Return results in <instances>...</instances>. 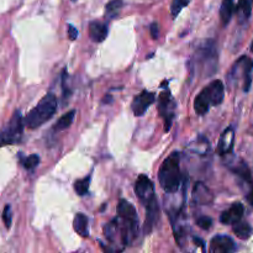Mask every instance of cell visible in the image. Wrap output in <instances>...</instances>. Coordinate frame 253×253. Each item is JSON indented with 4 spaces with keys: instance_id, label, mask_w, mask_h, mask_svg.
Instances as JSON below:
<instances>
[{
    "instance_id": "obj_1",
    "label": "cell",
    "mask_w": 253,
    "mask_h": 253,
    "mask_svg": "<svg viewBox=\"0 0 253 253\" xmlns=\"http://www.w3.org/2000/svg\"><path fill=\"white\" fill-rule=\"evenodd\" d=\"M135 193L138 200L146 209V225L145 231L151 232L156 222L160 219V207H158L157 198L155 194V187L153 183L147 175L141 174L136 179Z\"/></svg>"
},
{
    "instance_id": "obj_2",
    "label": "cell",
    "mask_w": 253,
    "mask_h": 253,
    "mask_svg": "<svg viewBox=\"0 0 253 253\" xmlns=\"http://www.w3.org/2000/svg\"><path fill=\"white\" fill-rule=\"evenodd\" d=\"M118 211L119 217L116 219V224L121 242L126 246L138 235V215L133 205L125 199L119 202Z\"/></svg>"
},
{
    "instance_id": "obj_3",
    "label": "cell",
    "mask_w": 253,
    "mask_h": 253,
    "mask_svg": "<svg viewBox=\"0 0 253 253\" xmlns=\"http://www.w3.org/2000/svg\"><path fill=\"white\" fill-rule=\"evenodd\" d=\"M158 180L166 193L177 192L182 183V173H180V153L173 152L163 161L160 170H158Z\"/></svg>"
},
{
    "instance_id": "obj_4",
    "label": "cell",
    "mask_w": 253,
    "mask_h": 253,
    "mask_svg": "<svg viewBox=\"0 0 253 253\" xmlns=\"http://www.w3.org/2000/svg\"><path fill=\"white\" fill-rule=\"evenodd\" d=\"M217 52L212 40H205L195 49L193 54V68L195 73H204L209 77L216 72Z\"/></svg>"
},
{
    "instance_id": "obj_5",
    "label": "cell",
    "mask_w": 253,
    "mask_h": 253,
    "mask_svg": "<svg viewBox=\"0 0 253 253\" xmlns=\"http://www.w3.org/2000/svg\"><path fill=\"white\" fill-rule=\"evenodd\" d=\"M57 111V98L54 94L48 93L37 103V105L25 116L24 124L31 130L40 127L51 120Z\"/></svg>"
},
{
    "instance_id": "obj_6",
    "label": "cell",
    "mask_w": 253,
    "mask_h": 253,
    "mask_svg": "<svg viewBox=\"0 0 253 253\" xmlns=\"http://www.w3.org/2000/svg\"><path fill=\"white\" fill-rule=\"evenodd\" d=\"M225 88L221 81H214L205 86L194 100V110L199 115H205L210 106H216L224 101Z\"/></svg>"
},
{
    "instance_id": "obj_7",
    "label": "cell",
    "mask_w": 253,
    "mask_h": 253,
    "mask_svg": "<svg viewBox=\"0 0 253 253\" xmlns=\"http://www.w3.org/2000/svg\"><path fill=\"white\" fill-rule=\"evenodd\" d=\"M24 119L20 110H16L9 123L0 131V148L4 146L17 145L21 142L24 135Z\"/></svg>"
},
{
    "instance_id": "obj_8",
    "label": "cell",
    "mask_w": 253,
    "mask_h": 253,
    "mask_svg": "<svg viewBox=\"0 0 253 253\" xmlns=\"http://www.w3.org/2000/svg\"><path fill=\"white\" fill-rule=\"evenodd\" d=\"M252 69H253V62L249 57L242 56L241 58L237 59L236 63L232 67L231 72L229 73V81L231 83H236L239 79L244 78L245 81V91L250 90L252 82Z\"/></svg>"
},
{
    "instance_id": "obj_9",
    "label": "cell",
    "mask_w": 253,
    "mask_h": 253,
    "mask_svg": "<svg viewBox=\"0 0 253 253\" xmlns=\"http://www.w3.org/2000/svg\"><path fill=\"white\" fill-rule=\"evenodd\" d=\"M160 105H158V110H160V115L162 116L163 121H165V130L169 131L170 126H172L173 120H174L175 115V101L170 95L169 90H163L160 95Z\"/></svg>"
},
{
    "instance_id": "obj_10",
    "label": "cell",
    "mask_w": 253,
    "mask_h": 253,
    "mask_svg": "<svg viewBox=\"0 0 253 253\" xmlns=\"http://www.w3.org/2000/svg\"><path fill=\"white\" fill-rule=\"evenodd\" d=\"M155 100L156 96L153 93L147 90L141 91L138 95H136L135 98H133L132 104H131L132 113L135 114L136 116H142L143 114L148 110V108L155 103Z\"/></svg>"
},
{
    "instance_id": "obj_11",
    "label": "cell",
    "mask_w": 253,
    "mask_h": 253,
    "mask_svg": "<svg viewBox=\"0 0 253 253\" xmlns=\"http://www.w3.org/2000/svg\"><path fill=\"white\" fill-rule=\"evenodd\" d=\"M210 251L215 253H230L236 251V245L231 237L217 235L210 242Z\"/></svg>"
},
{
    "instance_id": "obj_12",
    "label": "cell",
    "mask_w": 253,
    "mask_h": 253,
    "mask_svg": "<svg viewBox=\"0 0 253 253\" xmlns=\"http://www.w3.org/2000/svg\"><path fill=\"white\" fill-rule=\"evenodd\" d=\"M245 214V207L241 203H235L227 210H225L220 216V221L225 225H234L235 222L242 220Z\"/></svg>"
},
{
    "instance_id": "obj_13",
    "label": "cell",
    "mask_w": 253,
    "mask_h": 253,
    "mask_svg": "<svg viewBox=\"0 0 253 253\" xmlns=\"http://www.w3.org/2000/svg\"><path fill=\"white\" fill-rule=\"evenodd\" d=\"M109 27L106 22L103 21H91L89 24V37L93 42L96 43H101L103 41H105V39L108 37Z\"/></svg>"
},
{
    "instance_id": "obj_14",
    "label": "cell",
    "mask_w": 253,
    "mask_h": 253,
    "mask_svg": "<svg viewBox=\"0 0 253 253\" xmlns=\"http://www.w3.org/2000/svg\"><path fill=\"white\" fill-rule=\"evenodd\" d=\"M234 142H235V131L234 128L230 126L226 130L222 132L221 137L219 140V146H217V151L221 156H226L229 153L232 152V148H234Z\"/></svg>"
},
{
    "instance_id": "obj_15",
    "label": "cell",
    "mask_w": 253,
    "mask_h": 253,
    "mask_svg": "<svg viewBox=\"0 0 253 253\" xmlns=\"http://www.w3.org/2000/svg\"><path fill=\"white\" fill-rule=\"evenodd\" d=\"M193 199L198 205H209L214 197L204 183L198 182L193 189Z\"/></svg>"
},
{
    "instance_id": "obj_16",
    "label": "cell",
    "mask_w": 253,
    "mask_h": 253,
    "mask_svg": "<svg viewBox=\"0 0 253 253\" xmlns=\"http://www.w3.org/2000/svg\"><path fill=\"white\" fill-rule=\"evenodd\" d=\"M252 6L253 0H239L235 11H236L237 16H239V21L241 24H245L250 20L252 14Z\"/></svg>"
},
{
    "instance_id": "obj_17",
    "label": "cell",
    "mask_w": 253,
    "mask_h": 253,
    "mask_svg": "<svg viewBox=\"0 0 253 253\" xmlns=\"http://www.w3.org/2000/svg\"><path fill=\"white\" fill-rule=\"evenodd\" d=\"M73 229L77 234L81 235L82 237H88L89 236V220L88 217L85 216L82 212H78V214L74 216L73 220Z\"/></svg>"
},
{
    "instance_id": "obj_18",
    "label": "cell",
    "mask_w": 253,
    "mask_h": 253,
    "mask_svg": "<svg viewBox=\"0 0 253 253\" xmlns=\"http://www.w3.org/2000/svg\"><path fill=\"white\" fill-rule=\"evenodd\" d=\"M234 11L235 0H222L221 7H220V20H221L222 26H226L229 24Z\"/></svg>"
},
{
    "instance_id": "obj_19",
    "label": "cell",
    "mask_w": 253,
    "mask_h": 253,
    "mask_svg": "<svg viewBox=\"0 0 253 253\" xmlns=\"http://www.w3.org/2000/svg\"><path fill=\"white\" fill-rule=\"evenodd\" d=\"M230 169H231L235 174L239 175L240 178H242L245 182L252 184L251 173H250L249 167H247V165L244 162V161L240 160V161H237V163H232V165L230 166Z\"/></svg>"
},
{
    "instance_id": "obj_20",
    "label": "cell",
    "mask_w": 253,
    "mask_h": 253,
    "mask_svg": "<svg viewBox=\"0 0 253 253\" xmlns=\"http://www.w3.org/2000/svg\"><path fill=\"white\" fill-rule=\"evenodd\" d=\"M124 6V0H110L105 5V19L108 21L115 19L120 14L121 9Z\"/></svg>"
},
{
    "instance_id": "obj_21",
    "label": "cell",
    "mask_w": 253,
    "mask_h": 253,
    "mask_svg": "<svg viewBox=\"0 0 253 253\" xmlns=\"http://www.w3.org/2000/svg\"><path fill=\"white\" fill-rule=\"evenodd\" d=\"M234 232L239 239L241 240H247L251 237L253 229L251 225L246 221H237L234 224Z\"/></svg>"
},
{
    "instance_id": "obj_22",
    "label": "cell",
    "mask_w": 253,
    "mask_h": 253,
    "mask_svg": "<svg viewBox=\"0 0 253 253\" xmlns=\"http://www.w3.org/2000/svg\"><path fill=\"white\" fill-rule=\"evenodd\" d=\"M74 116H76V110H71V111H68V113H66L63 116H61V118L58 119V121H57L56 124H54L53 130L54 131H63V130H66V128H68L69 126L73 124Z\"/></svg>"
},
{
    "instance_id": "obj_23",
    "label": "cell",
    "mask_w": 253,
    "mask_h": 253,
    "mask_svg": "<svg viewBox=\"0 0 253 253\" xmlns=\"http://www.w3.org/2000/svg\"><path fill=\"white\" fill-rule=\"evenodd\" d=\"M89 185H90V175L83 178V179H78L74 182V190L78 195L84 197L88 194L89 192Z\"/></svg>"
},
{
    "instance_id": "obj_24",
    "label": "cell",
    "mask_w": 253,
    "mask_h": 253,
    "mask_svg": "<svg viewBox=\"0 0 253 253\" xmlns=\"http://www.w3.org/2000/svg\"><path fill=\"white\" fill-rule=\"evenodd\" d=\"M189 2L190 0H172V4H170V14H172L173 19H175L180 14V11L185 6L189 5Z\"/></svg>"
},
{
    "instance_id": "obj_25",
    "label": "cell",
    "mask_w": 253,
    "mask_h": 253,
    "mask_svg": "<svg viewBox=\"0 0 253 253\" xmlns=\"http://www.w3.org/2000/svg\"><path fill=\"white\" fill-rule=\"evenodd\" d=\"M22 166L25 167V169L27 170H34L35 168L39 166L40 163V156L39 155H31L29 157H21L20 158Z\"/></svg>"
},
{
    "instance_id": "obj_26",
    "label": "cell",
    "mask_w": 253,
    "mask_h": 253,
    "mask_svg": "<svg viewBox=\"0 0 253 253\" xmlns=\"http://www.w3.org/2000/svg\"><path fill=\"white\" fill-rule=\"evenodd\" d=\"M2 221H4L6 229H10L12 222V212L10 205H6V207L4 208V211H2Z\"/></svg>"
},
{
    "instance_id": "obj_27",
    "label": "cell",
    "mask_w": 253,
    "mask_h": 253,
    "mask_svg": "<svg viewBox=\"0 0 253 253\" xmlns=\"http://www.w3.org/2000/svg\"><path fill=\"white\" fill-rule=\"evenodd\" d=\"M197 225L203 230H209L212 226V219L209 216H200L197 220Z\"/></svg>"
},
{
    "instance_id": "obj_28",
    "label": "cell",
    "mask_w": 253,
    "mask_h": 253,
    "mask_svg": "<svg viewBox=\"0 0 253 253\" xmlns=\"http://www.w3.org/2000/svg\"><path fill=\"white\" fill-rule=\"evenodd\" d=\"M67 30H68L69 39H71L72 41L77 40V37H78V30H77L76 27H74L72 24H68V27H67Z\"/></svg>"
},
{
    "instance_id": "obj_29",
    "label": "cell",
    "mask_w": 253,
    "mask_h": 253,
    "mask_svg": "<svg viewBox=\"0 0 253 253\" xmlns=\"http://www.w3.org/2000/svg\"><path fill=\"white\" fill-rule=\"evenodd\" d=\"M151 35H152L153 39H158V35H160V30H158V25L156 22H153L151 25Z\"/></svg>"
},
{
    "instance_id": "obj_30",
    "label": "cell",
    "mask_w": 253,
    "mask_h": 253,
    "mask_svg": "<svg viewBox=\"0 0 253 253\" xmlns=\"http://www.w3.org/2000/svg\"><path fill=\"white\" fill-rule=\"evenodd\" d=\"M251 51L253 52V41H252V44H251Z\"/></svg>"
},
{
    "instance_id": "obj_31",
    "label": "cell",
    "mask_w": 253,
    "mask_h": 253,
    "mask_svg": "<svg viewBox=\"0 0 253 253\" xmlns=\"http://www.w3.org/2000/svg\"><path fill=\"white\" fill-rule=\"evenodd\" d=\"M72 1H76V0H72Z\"/></svg>"
}]
</instances>
